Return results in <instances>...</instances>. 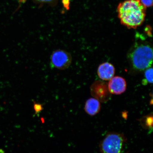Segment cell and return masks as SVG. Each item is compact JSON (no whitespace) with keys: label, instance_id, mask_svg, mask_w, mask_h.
I'll return each instance as SVG.
<instances>
[{"label":"cell","instance_id":"cell-1","mask_svg":"<svg viewBox=\"0 0 153 153\" xmlns=\"http://www.w3.org/2000/svg\"><path fill=\"white\" fill-rule=\"evenodd\" d=\"M146 8L140 0H127L118 5V17L122 25L128 28L135 29L144 22Z\"/></svg>","mask_w":153,"mask_h":153},{"label":"cell","instance_id":"cell-2","mask_svg":"<svg viewBox=\"0 0 153 153\" xmlns=\"http://www.w3.org/2000/svg\"><path fill=\"white\" fill-rule=\"evenodd\" d=\"M139 40L128 53L127 57L131 68L136 71L141 72L150 68L153 61V48L145 38L138 34Z\"/></svg>","mask_w":153,"mask_h":153},{"label":"cell","instance_id":"cell-3","mask_svg":"<svg viewBox=\"0 0 153 153\" xmlns=\"http://www.w3.org/2000/svg\"><path fill=\"white\" fill-rule=\"evenodd\" d=\"M127 139L123 133L108 132L99 144L101 153H121Z\"/></svg>","mask_w":153,"mask_h":153},{"label":"cell","instance_id":"cell-4","mask_svg":"<svg viewBox=\"0 0 153 153\" xmlns=\"http://www.w3.org/2000/svg\"><path fill=\"white\" fill-rule=\"evenodd\" d=\"M72 61V57L69 53L63 50H57L51 55L50 66L51 68L64 70L70 66Z\"/></svg>","mask_w":153,"mask_h":153},{"label":"cell","instance_id":"cell-5","mask_svg":"<svg viewBox=\"0 0 153 153\" xmlns=\"http://www.w3.org/2000/svg\"><path fill=\"white\" fill-rule=\"evenodd\" d=\"M127 88V83L123 78L116 76L111 79L108 84L109 91L112 94L120 95L123 93Z\"/></svg>","mask_w":153,"mask_h":153},{"label":"cell","instance_id":"cell-6","mask_svg":"<svg viewBox=\"0 0 153 153\" xmlns=\"http://www.w3.org/2000/svg\"><path fill=\"white\" fill-rule=\"evenodd\" d=\"M115 70L113 65L108 62L102 63L99 66L97 73L99 77L104 81H110L114 75Z\"/></svg>","mask_w":153,"mask_h":153},{"label":"cell","instance_id":"cell-7","mask_svg":"<svg viewBox=\"0 0 153 153\" xmlns=\"http://www.w3.org/2000/svg\"><path fill=\"white\" fill-rule=\"evenodd\" d=\"M101 105L97 99L94 98H90L86 101L85 110L86 113L91 116H94L100 112Z\"/></svg>","mask_w":153,"mask_h":153},{"label":"cell","instance_id":"cell-8","mask_svg":"<svg viewBox=\"0 0 153 153\" xmlns=\"http://www.w3.org/2000/svg\"><path fill=\"white\" fill-rule=\"evenodd\" d=\"M139 121L143 129L149 130L150 133L152 131L153 119L152 114L143 117L139 120Z\"/></svg>","mask_w":153,"mask_h":153},{"label":"cell","instance_id":"cell-9","mask_svg":"<svg viewBox=\"0 0 153 153\" xmlns=\"http://www.w3.org/2000/svg\"><path fill=\"white\" fill-rule=\"evenodd\" d=\"M36 4L40 7L46 5L51 7H55L57 5L58 0H32Z\"/></svg>","mask_w":153,"mask_h":153},{"label":"cell","instance_id":"cell-10","mask_svg":"<svg viewBox=\"0 0 153 153\" xmlns=\"http://www.w3.org/2000/svg\"><path fill=\"white\" fill-rule=\"evenodd\" d=\"M145 79L143 82V85H146L148 83L152 84L153 83V68H150L145 70Z\"/></svg>","mask_w":153,"mask_h":153},{"label":"cell","instance_id":"cell-11","mask_svg":"<svg viewBox=\"0 0 153 153\" xmlns=\"http://www.w3.org/2000/svg\"><path fill=\"white\" fill-rule=\"evenodd\" d=\"M33 108L35 114L36 115L39 114L43 110V105L40 103H36L33 101Z\"/></svg>","mask_w":153,"mask_h":153},{"label":"cell","instance_id":"cell-12","mask_svg":"<svg viewBox=\"0 0 153 153\" xmlns=\"http://www.w3.org/2000/svg\"><path fill=\"white\" fill-rule=\"evenodd\" d=\"M141 2L145 7H149L152 6L153 0H140Z\"/></svg>","mask_w":153,"mask_h":153},{"label":"cell","instance_id":"cell-13","mask_svg":"<svg viewBox=\"0 0 153 153\" xmlns=\"http://www.w3.org/2000/svg\"><path fill=\"white\" fill-rule=\"evenodd\" d=\"M71 0H62V3L65 9L68 10L70 9Z\"/></svg>","mask_w":153,"mask_h":153},{"label":"cell","instance_id":"cell-14","mask_svg":"<svg viewBox=\"0 0 153 153\" xmlns=\"http://www.w3.org/2000/svg\"><path fill=\"white\" fill-rule=\"evenodd\" d=\"M128 153V152H127V153Z\"/></svg>","mask_w":153,"mask_h":153}]
</instances>
